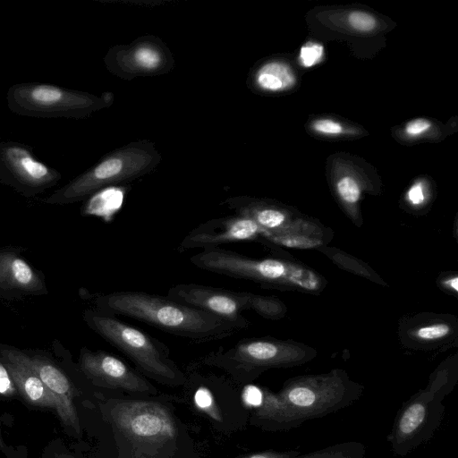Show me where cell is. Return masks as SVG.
Instances as JSON below:
<instances>
[{
    "label": "cell",
    "mask_w": 458,
    "mask_h": 458,
    "mask_svg": "<svg viewBox=\"0 0 458 458\" xmlns=\"http://www.w3.org/2000/svg\"><path fill=\"white\" fill-rule=\"evenodd\" d=\"M96 303L102 312L129 317L195 343L221 340L240 330L234 324L200 309L140 291L99 295Z\"/></svg>",
    "instance_id": "1"
},
{
    "label": "cell",
    "mask_w": 458,
    "mask_h": 458,
    "mask_svg": "<svg viewBox=\"0 0 458 458\" xmlns=\"http://www.w3.org/2000/svg\"><path fill=\"white\" fill-rule=\"evenodd\" d=\"M84 320L105 341L125 354L140 374L165 385L184 383L183 373L170 358L169 348L163 342L98 310H86Z\"/></svg>",
    "instance_id": "2"
},
{
    "label": "cell",
    "mask_w": 458,
    "mask_h": 458,
    "mask_svg": "<svg viewBox=\"0 0 458 458\" xmlns=\"http://www.w3.org/2000/svg\"><path fill=\"white\" fill-rule=\"evenodd\" d=\"M190 261L202 270L266 285L292 284L305 290L318 286L317 276L308 269L274 259H252L220 247L203 250Z\"/></svg>",
    "instance_id": "3"
},
{
    "label": "cell",
    "mask_w": 458,
    "mask_h": 458,
    "mask_svg": "<svg viewBox=\"0 0 458 458\" xmlns=\"http://www.w3.org/2000/svg\"><path fill=\"white\" fill-rule=\"evenodd\" d=\"M167 296L214 314L234 324L240 330L248 327V320L242 315L245 310L253 309L262 315L268 314L272 310V304L265 297L193 283L172 286Z\"/></svg>",
    "instance_id": "4"
},
{
    "label": "cell",
    "mask_w": 458,
    "mask_h": 458,
    "mask_svg": "<svg viewBox=\"0 0 458 458\" xmlns=\"http://www.w3.org/2000/svg\"><path fill=\"white\" fill-rule=\"evenodd\" d=\"M6 100L7 106L13 113L40 118L80 116L92 103L84 94L41 82L17 83L11 86Z\"/></svg>",
    "instance_id": "5"
},
{
    "label": "cell",
    "mask_w": 458,
    "mask_h": 458,
    "mask_svg": "<svg viewBox=\"0 0 458 458\" xmlns=\"http://www.w3.org/2000/svg\"><path fill=\"white\" fill-rule=\"evenodd\" d=\"M111 418L119 432L140 447H161L174 439L176 435L173 417L165 407L157 403L117 402Z\"/></svg>",
    "instance_id": "6"
},
{
    "label": "cell",
    "mask_w": 458,
    "mask_h": 458,
    "mask_svg": "<svg viewBox=\"0 0 458 458\" xmlns=\"http://www.w3.org/2000/svg\"><path fill=\"white\" fill-rule=\"evenodd\" d=\"M60 179V172L38 160L30 147L16 141L0 142L2 183L31 197L55 185Z\"/></svg>",
    "instance_id": "7"
},
{
    "label": "cell",
    "mask_w": 458,
    "mask_h": 458,
    "mask_svg": "<svg viewBox=\"0 0 458 458\" xmlns=\"http://www.w3.org/2000/svg\"><path fill=\"white\" fill-rule=\"evenodd\" d=\"M79 366L84 376L98 386L136 394L155 392L142 374L106 351L82 348Z\"/></svg>",
    "instance_id": "8"
},
{
    "label": "cell",
    "mask_w": 458,
    "mask_h": 458,
    "mask_svg": "<svg viewBox=\"0 0 458 458\" xmlns=\"http://www.w3.org/2000/svg\"><path fill=\"white\" fill-rule=\"evenodd\" d=\"M269 233L253 220L232 216L210 219L186 234L179 244V250L191 249H215L227 243L255 241Z\"/></svg>",
    "instance_id": "9"
},
{
    "label": "cell",
    "mask_w": 458,
    "mask_h": 458,
    "mask_svg": "<svg viewBox=\"0 0 458 458\" xmlns=\"http://www.w3.org/2000/svg\"><path fill=\"white\" fill-rule=\"evenodd\" d=\"M26 359L53 396L62 422L79 432V419L73 403L74 390L68 377L53 361L41 355L26 354Z\"/></svg>",
    "instance_id": "10"
},
{
    "label": "cell",
    "mask_w": 458,
    "mask_h": 458,
    "mask_svg": "<svg viewBox=\"0 0 458 458\" xmlns=\"http://www.w3.org/2000/svg\"><path fill=\"white\" fill-rule=\"evenodd\" d=\"M0 357L18 393L26 402L37 407L56 408L53 396L29 364L24 352L16 348L0 347Z\"/></svg>",
    "instance_id": "11"
},
{
    "label": "cell",
    "mask_w": 458,
    "mask_h": 458,
    "mask_svg": "<svg viewBox=\"0 0 458 458\" xmlns=\"http://www.w3.org/2000/svg\"><path fill=\"white\" fill-rule=\"evenodd\" d=\"M0 290L20 294H42L46 288L41 277L20 256L0 251Z\"/></svg>",
    "instance_id": "12"
},
{
    "label": "cell",
    "mask_w": 458,
    "mask_h": 458,
    "mask_svg": "<svg viewBox=\"0 0 458 458\" xmlns=\"http://www.w3.org/2000/svg\"><path fill=\"white\" fill-rule=\"evenodd\" d=\"M257 81L263 89L279 90L292 86L294 83V76L286 64L270 63L259 70Z\"/></svg>",
    "instance_id": "13"
},
{
    "label": "cell",
    "mask_w": 458,
    "mask_h": 458,
    "mask_svg": "<svg viewBox=\"0 0 458 458\" xmlns=\"http://www.w3.org/2000/svg\"><path fill=\"white\" fill-rule=\"evenodd\" d=\"M425 415V408L420 403L411 405L403 414L399 429L403 434H410L422 422Z\"/></svg>",
    "instance_id": "14"
},
{
    "label": "cell",
    "mask_w": 458,
    "mask_h": 458,
    "mask_svg": "<svg viewBox=\"0 0 458 458\" xmlns=\"http://www.w3.org/2000/svg\"><path fill=\"white\" fill-rule=\"evenodd\" d=\"M275 243L292 248H310L317 246L319 242L313 239H309L302 236H292L285 234H268L266 237Z\"/></svg>",
    "instance_id": "15"
},
{
    "label": "cell",
    "mask_w": 458,
    "mask_h": 458,
    "mask_svg": "<svg viewBox=\"0 0 458 458\" xmlns=\"http://www.w3.org/2000/svg\"><path fill=\"white\" fill-rule=\"evenodd\" d=\"M337 191L341 198L348 203H355L360 198V188L357 182L349 176L344 177L338 182Z\"/></svg>",
    "instance_id": "16"
},
{
    "label": "cell",
    "mask_w": 458,
    "mask_h": 458,
    "mask_svg": "<svg viewBox=\"0 0 458 458\" xmlns=\"http://www.w3.org/2000/svg\"><path fill=\"white\" fill-rule=\"evenodd\" d=\"M323 47L320 44L309 42L300 51V60L303 66L310 67L316 64L323 55Z\"/></svg>",
    "instance_id": "17"
},
{
    "label": "cell",
    "mask_w": 458,
    "mask_h": 458,
    "mask_svg": "<svg viewBox=\"0 0 458 458\" xmlns=\"http://www.w3.org/2000/svg\"><path fill=\"white\" fill-rule=\"evenodd\" d=\"M288 398L296 406L308 407L314 403L316 395L310 388L298 386L289 392Z\"/></svg>",
    "instance_id": "18"
},
{
    "label": "cell",
    "mask_w": 458,
    "mask_h": 458,
    "mask_svg": "<svg viewBox=\"0 0 458 458\" xmlns=\"http://www.w3.org/2000/svg\"><path fill=\"white\" fill-rule=\"evenodd\" d=\"M349 21L354 29L361 31H369L376 26L374 17L364 12L356 11L351 13Z\"/></svg>",
    "instance_id": "19"
},
{
    "label": "cell",
    "mask_w": 458,
    "mask_h": 458,
    "mask_svg": "<svg viewBox=\"0 0 458 458\" xmlns=\"http://www.w3.org/2000/svg\"><path fill=\"white\" fill-rule=\"evenodd\" d=\"M450 331L445 324H435L421 327L418 330L417 335L423 340H437L445 336Z\"/></svg>",
    "instance_id": "20"
},
{
    "label": "cell",
    "mask_w": 458,
    "mask_h": 458,
    "mask_svg": "<svg viewBox=\"0 0 458 458\" xmlns=\"http://www.w3.org/2000/svg\"><path fill=\"white\" fill-rule=\"evenodd\" d=\"M135 60L145 68H154L158 64L160 57L155 50L141 47L136 51Z\"/></svg>",
    "instance_id": "21"
},
{
    "label": "cell",
    "mask_w": 458,
    "mask_h": 458,
    "mask_svg": "<svg viewBox=\"0 0 458 458\" xmlns=\"http://www.w3.org/2000/svg\"><path fill=\"white\" fill-rule=\"evenodd\" d=\"M18 393L16 386L2 361H0V394L13 396Z\"/></svg>",
    "instance_id": "22"
},
{
    "label": "cell",
    "mask_w": 458,
    "mask_h": 458,
    "mask_svg": "<svg viewBox=\"0 0 458 458\" xmlns=\"http://www.w3.org/2000/svg\"><path fill=\"white\" fill-rule=\"evenodd\" d=\"M313 127L316 131L327 134H338L342 131L340 123L331 120L317 121Z\"/></svg>",
    "instance_id": "23"
},
{
    "label": "cell",
    "mask_w": 458,
    "mask_h": 458,
    "mask_svg": "<svg viewBox=\"0 0 458 458\" xmlns=\"http://www.w3.org/2000/svg\"><path fill=\"white\" fill-rule=\"evenodd\" d=\"M431 126L430 123L425 119H416L407 123L405 131L410 135H419Z\"/></svg>",
    "instance_id": "24"
},
{
    "label": "cell",
    "mask_w": 458,
    "mask_h": 458,
    "mask_svg": "<svg viewBox=\"0 0 458 458\" xmlns=\"http://www.w3.org/2000/svg\"><path fill=\"white\" fill-rule=\"evenodd\" d=\"M408 199L414 205H419L423 202L424 193L423 189L420 183L414 184L411 187L408 191Z\"/></svg>",
    "instance_id": "25"
},
{
    "label": "cell",
    "mask_w": 458,
    "mask_h": 458,
    "mask_svg": "<svg viewBox=\"0 0 458 458\" xmlns=\"http://www.w3.org/2000/svg\"><path fill=\"white\" fill-rule=\"evenodd\" d=\"M261 394L256 387H250L247 391V402L252 405H258L261 401Z\"/></svg>",
    "instance_id": "26"
},
{
    "label": "cell",
    "mask_w": 458,
    "mask_h": 458,
    "mask_svg": "<svg viewBox=\"0 0 458 458\" xmlns=\"http://www.w3.org/2000/svg\"><path fill=\"white\" fill-rule=\"evenodd\" d=\"M445 284H447L450 288H452L454 292L458 291V278L457 276H454L453 278L445 281Z\"/></svg>",
    "instance_id": "27"
},
{
    "label": "cell",
    "mask_w": 458,
    "mask_h": 458,
    "mask_svg": "<svg viewBox=\"0 0 458 458\" xmlns=\"http://www.w3.org/2000/svg\"><path fill=\"white\" fill-rule=\"evenodd\" d=\"M247 458H269L267 454H253V455H250Z\"/></svg>",
    "instance_id": "28"
},
{
    "label": "cell",
    "mask_w": 458,
    "mask_h": 458,
    "mask_svg": "<svg viewBox=\"0 0 458 458\" xmlns=\"http://www.w3.org/2000/svg\"><path fill=\"white\" fill-rule=\"evenodd\" d=\"M3 446H4V442H3L1 433H0V447H3Z\"/></svg>",
    "instance_id": "29"
}]
</instances>
